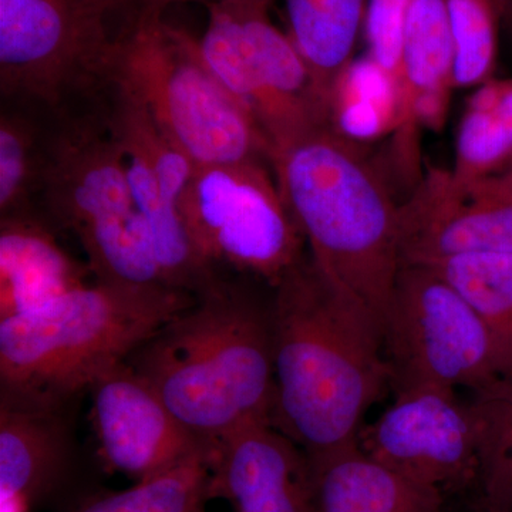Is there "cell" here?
Instances as JSON below:
<instances>
[{"mask_svg": "<svg viewBox=\"0 0 512 512\" xmlns=\"http://www.w3.org/2000/svg\"><path fill=\"white\" fill-rule=\"evenodd\" d=\"M271 291L272 423L309 457L356 446L390 387L382 323L309 254Z\"/></svg>", "mask_w": 512, "mask_h": 512, "instance_id": "1", "label": "cell"}, {"mask_svg": "<svg viewBox=\"0 0 512 512\" xmlns=\"http://www.w3.org/2000/svg\"><path fill=\"white\" fill-rule=\"evenodd\" d=\"M192 436L212 444L272 421L275 406L271 298L217 282L127 360Z\"/></svg>", "mask_w": 512, "mask_h": 512, "instance_id": "2", "label": "cell"}, {"mask_svg": "<svg viewBox=\"0 0 512 512\" xmlns=\"http://www.w3.org/2000/svg\"><path fill=\"white\" fill-rule=\"evenodd\" d=\"M276 185L309 256L383 326L400 258V205L355 141L330 124L272 148Z\"/></svg>", "mask_w": 512, "mask_h": 512, "instance_id": "3", "label": "cell"}, {"mask_svg": "<svg viewBox=\"0 0 512 512\" xmlns=\"http://www.w3.org/2000/svg\"><path fill=\"white\" fill-rule=\"evenodd\" d=\"M195 295L171 286L94 282L0 319L2 393L63 407L90 390L185 311Z\"/></svg>", "mask_w": 512, "mask_h": 512, "instance_id": "4", "label": "cell"}, {"mask_svg": "<svg viewBox=\"0 0 512 512\" xmlns=\"http://www.w3.org/2000/svg\"><path fill=\"white\" fill-rule=\"evenodd\" d=\"M37 214L52 227L72 232L96 282L170 286L131 194L101 94L56 110Z\"/></svg>", "mask_w": 512, "mask_h": 512, "instance_id": "5", "label": "cell"}, {"mask_svg": "<svg viewBox=\"0 0 512 512\" xmlns=\"http://www.w3.org/2000/svg\"><path fill=\"white\" fill-rule=\"evenodd\" d=\"M134 94L197 167L264 160L268 141L222 86L197 37L165 19L121 30L101 69V84Z\"/></svg>", "mask_w": 512, "mask_h": 512, "instance_id": "6", "label": "cell"}, {"mask_svg": "<svg viewBox=\"0 0 512 512\" xmlns=\"http://www.w3.org/2000/svg\"><path fill=\"white\" fill-rule=\"evenodd\" d=\"M271 5L266 0L208 3L207 28L198 39L205 63L255 120L269 153L330 124L328 96L288 33L272 22Z\"/></svg>", "mask_w": 512, "mask_h": 512, "instance_id": "7", "label": "cell"}, {"mask_svg": "<svg viewBox=\"0 0 512 512\" xmlns=\"http://www.w3.org/2000/svg\"><path fill=\"white\" fill-rule=\"evenodd\" d=\"M383 343L394 393L421 387L477 392L505 375L484 320L429 266L400 268L383 320Z\"/></svg>", "mask_w": 512, "mask_h": 512, "instance_id": "8", "label": "cell"}, {"mask_svg": "<svg viewBox=\"0 0 512 512\" xmlns=\"http://www.w3.org/2000/svg\"><path fill=\"white\" fill-rule=\"evenodd\" d=\"M121 0H0L2 100L60 110L92 96Z\"/></svg>", "mask_w": 512, "mask_h": 512, "instance_id": "9", "label": "cell"}, {"mask_svg": "<svg viewBox=\"0 0 512 512\" xmlns=\"http://www.w3.org/2000/svg\"><path fill=\"white\" fill-rule=\"evenodd\" d=\"M264 163L197 167L183 211L195 247L212 268L228 266L274 288L309 252Z\"/></svg>", "mask_w": 512, "mask_h": 512, "instance_id": "10", "label": "cell"}, {"mask_svg": "<svg viewBox=\"0 0 512 512\" xmlns=\"http://www.w3.org/2000/svg\"><path fill=\"white\" fill-rule=\"evenodd\" d=\"M101 101L165 282L200 295L221 278L195 247L184 217V198L197 165L175 146L134 94L106 83Z\"/></svg>", "mask_w": 512, "mask_h": 512, "instance_id": "11", "label": "cell"}, {"mask_svg": "<svg viewBox=\"0 0 512 512\" xmlns=\"http://www.w3.org/2000/svg\"><path fill=\"white\" fill-rule=\"evenodd\" d=\"M394 396L392 406L360 430V450L444 497L477 484L478 437L470 403L461 402L456 390L436 387Z\"/></svg>", "mask_w": 512, "mask_h": 512, "instance_id": "12", "label": "cell"}, {"mask_svg": "<svg viewBox=\"0 0 512 512\" xmlns=\"http://www.w3.org/2000/svg\"><path fill=\"white\" fill-rule=\"evenodd\" d=\"M402 265L450 256L512 254V178L505 173L463 180L431 170L400 205Z\"/></svg>", "mask_w": 512, "mask_h": 512, "instance_id": "13", "label": "cell"}, {"mask_svg": "<svg viewBox=\"0 0 512 512\" xmlns=\"http://www.w3.org/2000/svg\"><path fill=\"white\" fill-rule=\"evenodd\" d=\"M90 393L100 458L113 473L140 481L211 446L192 436L128 363L104 376Z\"/></svg>", "mask_w": 512, "mask_h": 512, "instance_id": "14", "label": "cell"}, {"mask_svg": "<svg viewBox=\"0 0 512 512\" xmlns=\"http://www.w3.org/2000/svg\"><path fill=\"white\" fill-rule=\"evenodd\" d=\"M211 498L234 512H315L311 460L272 421H255L211 446Z\"/></svg>", "mask_w": 512, "mask_h": 512, "instance_id": "15", "label": "cell"}, {"mask_svg": "<svg viewBox=\"0 0 512 512\" xmlns=\"http://www.w3.org/2000/svg\"><path fill=\"white\" fill-rule=\"evenodd\" d=\"M72 440L62 407L2 393L0 501L2 512H29L50 497L69 473Z\"/></svg>", "mask_w": 512, "mask_h": 512, "instance_id": "16", "label": "cell"}, {"mask_svg": "<svg viewBox=\"0 0 512 512\" xmlns=\"http://www.w3.org/2000/svg\"><path fill=\"white\" fill-rule=\"evenodd\" d=\"M90 274L89 265L64 251L39 215L0 218V319L82 288Z\"/></svg>", "mask_w": 512, "mask_h": 512, "instance_id": "17", "label": "cell"}, {"mask_svg": "<svg viewBox=\"0 0 512 512\" xmlns=\"http://www.w3.org/2000/svg\"><path fill=\"white\" fill-rule=\"evenodd\" d=\"M309 460L315 512H447L443 494L394 473L357 444Z\"/></svg>", "mask_w": 512, "mask_h": 512, "instance_id": "18", "label": "cell"}, {"mask_svg": "<svg viewBox=\"0 0 512 512\" xmlns=\"http://www.w3.org/2000/svg\"><path fill=\"white\" fill-rule=\"evenodd\" d=\"M55 114L40 104L2 100L0 218L39 215Z\"/></svg>", "mask_w": 512, "mask_h": 512, "instance_id": "19", "label": "cell"}, {"mask_svg": "<svg viewBox=\"0 0 512 512\" xmlns=\"http://www.w3.org/2000/svg\"><path fill=\"white\" fill-rule=\"evenodd\" d=\"M366 5V0H285L286 33L328 99L352 62Z\"/></svg>", "mask_w": 512, "mask_h": 512, "instance_id": "20", "label": "cell"}, {"mask_svg": "<svg viewBox=\"0 0 512 512\" xmlns=\"http://www.w3.org/2000/svg\"><path fill=\"white\" fill-rule=\"evenodd\" d=\"M329 113L330 126L355 143L382 136L402 123V84L369 56L352 60L333 84Z\"/></svg>", "mask_w": 512, "mask_h": 512, "instance_id": "21", "label": "cell"}, {"mask_svg": "<svg viewBox=\"0 0 512 512\" xmlns=\"http://www.w3.org/2000/svg\"><path fill=\"white\" fill-rule=\"evenodd\" d=\"M450 282L484 320L512 377V254L477 252L424 264Z\"/></svg>", "mask_w": 512, "mask_h": 512, "instance_id": "22", "label": "cell"}, {"mask_svg": "<svg viewBox=\"0 0 512 512\" xmlns=\"http://www.w3.org/2000/svg\"><path fill=\"white\" fill-rule=\"evenodd\" d=\"M453 72L454 42L446 0H412L404 32L400 74L402 123L407 107L420 94L450 92Z\"/></svg>", "mask_w": 512, "mask_h": 512, "instance_id": "23", "label": "cell"}, {"mask_svg": "<svg viewBox=\"0 0 512 512\" xmlns=\"http://www.w3.org/2000/svg\"><path fill=\"white\" fill-rule=\"evenodd\" d=\"M483 512H512V377L473 392Z\"/></svg>", "mask_w": 512, "mask_h": 512, "instance_id": "24", "label": "cell"}, {"mask_svg": "<svg viewBox=\"0 0 512 512\" xmlns=\"http://www.w3.org/2000/svg\"><path fill=\"white\" fill-rule=\"evenodd\" d=\"M211 446L127 490L97 498L79 512H198L212 500Z\"/></svg>", "mask_w": 512, "mask_h": 512, "instance_id": "25", "label": "cell"}, {"mask_svg": "<svg viewBox=\"0 0 512 512\" xmlns=\"http://www.w3.org/2000/svg\"><path fill=\"white\" fill-rule=\"evenodd\" d=\"M454 42L453 86L483 83L494 69L497 28L491 0H446Z\"/></svg>", "mask_w": 512, "mask_h": 512, "instance_id": "26", "label": "cell"}, {"mask_svg": "<svg viewBox=\"0 0 512 512\" xmlns=\"http://www.w3.org/2000/svg\"><path fill=\"white\" fill-rule=\"evenodd\" d=\"M512 137L491 111L468 107L457 136V161L453 174L463 180L493 175L510 163Z\"/></svg>", "mask_w": 512, "mask_h": 512, "instance_id": "27", "label": "cell"}, {"mask_svg": "<svg viewBox=\"0 0 512 512\" xmlns=\"http://www.w3.org/2000/svg\"><path fill=\"white\" fill-rule=\"evenodd\" d=\"M412 0H367L365 32L373 62L400 80L404 32Z\"/></svg>", "mask_w": 512, "mask_h": 512, "instance_id": "28", "label": "cell"}, {"mask_svg": "<svg viewBox=\"0 0 512 512\" xmlns=\"http://www.w3.org/2000/svg\"><path fill=\"white\" fill-rule=\"evenodd\" d=\"M187 2H218V0H121L120 30L133 28L138 23L164 19L171 6ZM274 2V0H266Z\"/></svg>", "mask_w": 512, "mask_h": 512, "instance_id": "29", "label": "cell"}, {"mask_svg": "<svg viewBox=\"0 0 512 512\" xmlns=\"http://www.w3.org/2000/svg\"><path fill=\"white\" fill-rule=\"evenodd\" d=\"M504 124L512 137V80L498 82V97L490 110Z\"/></svg>", "mask_w": 512, "mask_h": 512, "instance_id": "30", "label": "cell"}, {"mask_svg": "<svg viewBox=\"0 0 512 512\" xmlns=\"http://www.w3.org/2000/svg\"><path fill=\"white\" fill-rule=\"evenodd\" d=\"M507 165H508V170L504 171V173L507 175H510V177L512 178V157H511L510 163H508Z\"/></svg>", "mask_w": 512, "mask_h": 512, "instance_id": "31", "label": "cell"}, {"mask_svg": "<svg viewBox=\"0 0 512 512\" xmlns=\"http://www.w3.org/2000/svg\"><path fill=\"white\" fill-rule=\"evenodd\" d=\"M198 512H205L204 508H202V510L198 511Z\"/></svg>", "mask_w": 512, "mask_h": 512, "instance_id": "32", "label": "cell"}]
</instances>
